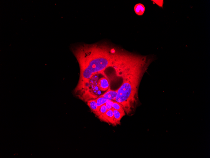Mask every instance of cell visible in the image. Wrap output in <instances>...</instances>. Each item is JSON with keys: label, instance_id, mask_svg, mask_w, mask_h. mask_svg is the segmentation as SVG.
<instances>
[{"label": "cell", "instance_id": "13", "mask_svg": "<svg viewBox=\"0 0 210 158\" xmlns=\"http://www.w3.org/2000/svg\"><path fill=\"white\" fill-rule=\"evenodd\" d=\"M114 102V101H112L110 100L106 103V105L108 110H110L112 108Z\"/></svg>", "mask_w": 210, "mask_h": 158}, {"label": "cell", "instance_id": "6", "mask_svg": "<svg viewBox=\"0 0 210 158\" xmlns=\"http://www.w3.org/2000/svg\"><path fill=\"white\" fill-rule=\"evenodd\" d=\"M112 109L114 113V120L112 125L115 126L120 124V120L125 115V113L120 112L113 108Z\"/></svg>", "mask_w": 210, "mask_h": 158}, {"label": "cell", "instance_id": "12", "mask_svg": "<svg viewBox=\"0 0 210 158\" xmlns=\"http://www.w3.org/2000/svg\"><path fill=\"white\" fill-rule=\"evenodd\" d=\"M112 108L117 110L120 112L123 113L125 112L122 105H121L119 103L116 101L114 102Z\"/></svg>", "mask_w": 210, "mask_h": 158}, {"label": "cell", "instance_id": "2", "mask_svg": "<svg viewBox=\"0 0 210 158\" xmlns=\"http://www.w3.org/2000/svg\"><path fill=\"white\" fill-rule=\"evenodd\" d=\"M116 49L108 46L84 45L78 46L73 52L80 68L79 80L75 92L79 94L89 93L90 81L96 74H102L107 78L104 72L111 67Z\"/></svg>", "mask_w": 210, "mask_h": 158}, {"label": "cell", "instance_id": "9", "mask_svg": "<svg viewBox=\"0 0 210 158\" xmlns=\"http://www.w3.org/2000/svg\"><path fill=\"white\" fill-rule=\"evenodd\" d=\"M108 111L106 104H104L99 107L94 113L97 116L99 117L100 115L106 113Z\"/></svg>", "mask_w": 210, "mask_h": 158}, {"label": "cell", "instance_id": "8", "mask_svg": "<svg viewBox=\"0 0 210 158\" xmlns=\"http://www.w3.org/2000/svg\"><path fill=\"white\" fill-rule=\"evenodd\" d=\"M145 7L142 4H138L134 7V11L136 13L139 15H142L145 11Z\"/></svg>", "mask_w": 210, "mask_h": 158}, {"label": "cell", "instance_id": "1", "mask_svg": "<svg viewBox=\"0 0 210 158\" xmlns=\"http://www.w3.org/2000/svg\"><path fill=\"white\" fill-rule=\"evenodd\" d=\"M149 64L145 57L116 50L110 67L113 68L117 77L122 78L123 82L117 90L115 101L122 105L127 114L134 108L142 74Z\"/></svg>", "mask_w": 210, "mask_h": 158}, {"label": "cell", "instance_id": "5", "mask_svg": "<svg viewBox=\"0 0 210 158\" xmlns=\"http://www.w3.org/2000/svg\"><path fill=\"white\" fill-rule=\"evenodd\" d=\"M97 86L101 91H106L110 88L109 81L107 78L102 77L98 80Z\"/></svg>", "mask_w": 210, "mask_h": 158}, {"label": "cell", "instance_id": "11", "mask_svg": "<svg viewBox=\"0 0 210 158\" xmlns=\"http://www.w3.org/2000/svg\"><path fill=\"white\" fill-rule=\"evenodd\" d=\"M95 100L98 108L106 104L107 102L110 101L108 99L103 97H99L97 98Z\"/></svg>", "mask_w": 210, "mask_h": 158}, {"label": "cell", "instance_id": "3", "mask_svg": "<svg viewBox=\"0 0 210 158\" xmlns=\"http://www.w3.org/2000/svg\"><path fill=\"white\" fill-rule=\"evenodd\" d=\"M99 74L94 75L90 81V87L94 94L97 96L101 94V91L97 86V83L99 80Z\"/></svg>", "mask_w": 210, "mask_h": 158}, {"label": "cell", "instance_id": "10", "mask_svg": "<svg viewBox=\"0 0 210 158\" xmlns=\"http://www.w3.org/2000/svg\"><path fill=\"white\" fill-rule=\"evenodd\" d=\"M87 105L91 110L94 113L97 109L98 107L97 105L95 99H91L87 102Z\"/></svg>", "mask_w": 210, "mask_h": 158}, {"label": "cell", "instance_id": "14", "mask_svg": "<svg viewBox=\"0 0 210 158\" xmlns=\"http://www.w3.org/2000/svg\"><path fill=\"white\" fill-rule=\"evenodd\" d=\"M153 2H155L159 6L162 7L163 4V1H153Z\"/></svg>", "mask_w": 210, "mask_h": 158}, {"label": "cell", "instance_id": "7", "mask_svg": "<svg viewBox=\"0 0 210 158\" xmlns=\"http://www.w3.org/2000/svg\"><path fill=\"white\" fill-rule=\"evenodd\" d=\"M117 94V90L116 91L111 90L110 87L107 92L99 97L106 98L110 101H115Z\"/></svg>", "mask_w": 210, "mask_h": 158}, {"label": "cell", "instance_id": "4", "mask_svg": "<svg viewBox=\"0 0 210 158\" xmlns=\"http://www.w3.org/2000/svg\"><path fill=\"white\" fill-rule=\"evenodd\" d=\"M101 121L109 124H113L114 120V113L112 109L108 110L106 113L98 117Z\"/></svg>", "mask_w": 210, "mask_h": 158}]
</instances>
